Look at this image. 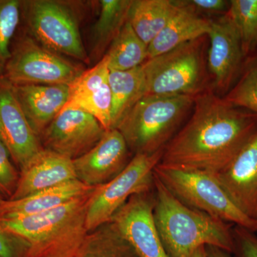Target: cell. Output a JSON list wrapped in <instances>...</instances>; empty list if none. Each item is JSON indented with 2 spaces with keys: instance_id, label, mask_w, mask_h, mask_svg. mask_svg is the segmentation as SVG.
<instances>
[{
  "instance_id": "cell-31",
  "label": "cell",
  "mask_w": 257,
  "mask_h": 257,
  "mask_svg": "<svg viewBox=\"0 0 257 257\" xmlns=\"http://www.w3.org/2000/svg\"><path fill=\"white\" fill-rule=\"evenodd\" d=\"M235 254L238 257H257V235L242 226H233Z\"/></svg>"
},
{
  "instance_id": "cell-24",
  "label": "cell",
  "mask_w": 257,
  "mask_h": 257,
  "mask_svg": "<svg viewBox=\"0 0 257 257\" xmlns=\"http://www.w3.org/2000/svg\"><path fill=\"white\" fill-rule=\"evenodd\" d=\"M75 257L140 256L111 221L88 232Z\"/></svg>"
},
{
  "instance_id": "cell-30",
  "label": "cell",
  "mask_w": 257,
  "mask_h": 257,
  "mask_svg": "<svg viewBox=\"0 0 257 257\" xmlns=\"http://www.w3.org/2000/svg\"><path fill=\"white\" fill-rule=\"evenodd\" d=\"M178 6L190 10L199 16L224 15L229 10L230 1L226 0H175Z\"/></svg>"
},
{
  "instance_id": "cell-3",
  "label": "cell",
  "mask_w": 257,
  "mask_h": 257,
  "mask_svg": "<svg viewBox=\"0 0 257 257\" xmlns=\"http://www.w3.org/2000/svg\"><path fill=\"white\" fill-rule=\"evenodd\" d=\"M35 215L0 219V227L26 248V257H75L88 234L91 193Z\"/></svg>"
},
{
  "instance_id": "cell-28",
  "label": "cell",
  "mask_w": 257,
  "mask_h": 257,
  "mask_svg": "<svg viewBox=\"0 0 257 257\" xmlns=\"http://www.w3.org/2000/svg\"><path fill=\"white\" fill-rule=\"evenodd\" d=\"M21 18V1L0 0V78L11 56V42Z\"/></svg>"
},
{
  "instance_id": "cell-14",
  "label": "cell",
  "mask_w": 257,
  "mask_h": 257,
  "mask_svg": "<svg viewBox=\"0 0 257 257\" xmlns=\"http://www.w3.org/2000/svg\"><path fill=\"white\" fill-rule=\"evenodd\" d=\"M128 147L119 130H106L89 151L73 160L76 177L81 182L96 187L109 182L127 166Z\"/></svg>"
},
{
  "instance_id": "cell-5",
  "label": "cell",
  "mask_w": 257,
  "mask_h": 257,
  "mask_svg": "<svg viewBox=\"0 0 257 257\" xmlns=\"http://www.w3.org/2000/svg\"><path fill=\"white\" fill-rule=\"evenodd\" d=\"M207 40L199 37L145 61V96H196L207 90Z\"/></svg>"
},
{
  "instance_id": "cell-12",
  "label": "cell",
  "mask_w": 257,
  "mask_h": 257,
  "mask_svg": "<svg viewBox=\"0 0 257 257\" xmlns=\"http://www.w3.org/2000/svg\"><path fill=\"white\" fill-rule=\"evenodd\" d=\"M155 203L154 188L135 194L111 220L140 257H169L154 219Z\"/></svg>"
},
{
  "instance_id": "cell-10",
  "label": "cell",
  "mask_w": 257,
  "mask_h": 257,
  "mask_svg": "<svg viewBox=\"0 0 257 257\" xmlns=\"http://www.w3.org/2000/svg\"><path fill=\"white\" fill-rule=\"evenodd\" d=\"M106 130L85 111L63 109L40 137L43 148L74 160L93 148Z\"/></svg>"
},
{
  "instance_id": "cell-16",
  "label": "cell",
  "mask_w": 257,
  "mask_h": 257,
  "mask_svg": "<svg viewBox=\"0 0 257 257\" xmlns=\"http://www.w3.org/2000/svg\"><path fill=\"white\" fill-rule=\"evenodd\" d=\"M214 175L238 209L257 221V130L232 162Z\"/></svg>"
},
{
  "instance_id": "cell-21",
  "label": "cell",
  "mask_w": 257,
  "mask_h": 257,
  "mask_svg": "<svg viewBox=\"0 0 257 257\" xmlns=\"http://www.w3.org/2000/svg\"><path fill=\"white\" fill-rule=\"evenodd\" d=\"M178 10L175 0H133L128 22L138 37L149 45Z\"/></svg>"
},
{
  "instance_id": "cell-6",
  "label": "cell",
  "mask_w": 257,
  "mask_h": 257,
  "mask_svg": "<svg viewBox=\"0 0 257 257\" xmlns=\"http://www.w3.org/2000/svg\"><path fill=\"white\" fill-rule=\"evenodd\" d=\"M155 175L179 200L188 207L234 225L257 231V221L235 205L214 174L177 170L160 165Z\"/></svg>"
},
{
  "instance_id": "cell-2",
  "label": "cell",
  "mask_w": 257,
  "mask_h": 257,
  "mask_svg": "<svg viewBox=\"0 0 257 257\" xmlns=\"http://www.w3.org/2000/svg\"><path fill=\"white\" fill-rule=\"evenodd\" d=\"M154 191V219L169 257H192L198 248L207 246L234 253V225L186 205L155 173Z\"/></svg>"
},
{
  "instance_id": "cell-35",
  "label": "cell",
  "mask_w": 257,
  "mask_h": 257,
  "mask_svg": "<svg viewBox=\"0 0 257 257\" xmlns=\"http://www.w3.org/2000/svg\"><path fill=\"white\" fill-rule=\"evenodd\" d=\"M3 200V197H2L1 194H0V203H1L2 201Z\"/></svg>"
},
{
  "instance_id": "cell-15",
  "label": "cell",
  "mask_w": 257,
  "mask_h": 257,
  "mask_svg": "<svg viewBox=\"0 0 257 257\" xmlns=\"http://www.w3.org/2000/svg\"><path fill=\"white\" fill-rule=\"evenodd\" d=\"M109 69L104 56L95 66L84 70L69 86V97L63 109H80L92 115L104 130H111V94Z\"/></svg>"
},
{
  "instance_id": "cell-1",
  "label": "cell",
  "mask_w": 257,
  "mask_h": 257,
  "mask_svg": "<svg viewBox=\"0 0 257 257\" xmlns=\"http://www.w3.org/2000/svg\"><path fill=\"white\" fill-rule=\"evenodd\" d=\"M193 112L164 149L159 165L219 173L257 130V114L232 105L211 89L194 98Z\"/></svg>"
},
{
  "instance_id": "cell-11",
  "label": "cell",
  "mask_w": 257,
  "mask_h": 257,
  "mask_svg": "<svg viewBox=\"0 0 257 257\" xmlns=\"http://www.w3.org/2000/svg\"><path fill=\"white\" fill-rule=\"evenodd\" d=\"M208 73L213 92L227 94L242 69L245 58L237 30L227 14L211 20L207 35Z\"/></svg>"
},
{
  "instance_id": "cell-23",
  "label": "cell",
  "mask_w": 257,
  "mask_h": 257,
  "mask_svg": "<svg viewBox=\"0 0 257 257\" xmlns=\"http://www.w3.org/2000/svg\"><path fill=\"white\" fill-rule=\"evenodd\" d=\"M133 0H101L97 20L93 27L92 56L101 58L126 22Z\"/></svg>"
},
{
  "instance_id": "cell-4",
  "label": "cell",
  "mask_w": 257,
  "mask_h": 257,
  "mask_svg": "<svg viewBox=\"0 0 257 257\" xmlns=\"http://www.w3.org/2000/svg\"><path fill=\"white\" fill-rule=\"evenodd\" d=\"M192 96H145L126 113L116 130L130 150L156 153L179 131L194 106Z\"/></svg>"
},
{
  "instance_id": "cell-22",
  "label": "cell",
  "mask_w": 257,
  "mask_h": 257,
  "mask_svg": "<svg viewBox=\"0 0 257 257\" xmlns=\"http://www.w3.org/2000/svg\"><path fill=\"white\" fill-rule=\"evenodd\" d=\"M111 130L116 128L132 107L145 96V80L142 66L126 71H110Z\"/></svg>"
},
{
  "instance_id": "cell-25",
  "label": "cell",
  "mask_w": 257,
  "mask_h": 257,
  "mask_svg": "<svg viewBox=\"0 0 257 257\" xmlns=\"http://www.w3.org/2000/svg\"><path fill=\"white\" fill-rule=\"evenodd\" d=\"M110 71H126L140 67L148 59L147 45L126 22L106 55Z\"/></svg>"
},
{
  "instance_id": "cell-7",
  "label": "cell",
  "mask_w": 257,
  "mask_h": 257,
  "mask_svg": "<svg viewBox=\"0 0 257 257\" xmlns=\"http://www.w3.org/2000/svg\"><path fill=\"white\" fill-rule=\"evenodd\" d=\"M21 15L30 36L44 47L85 64L90 62L83 45L77 15L68 3L21 1Z\"/></svg>"
},
{
  "instance_id": "cell-32",
  "label": "cell",
  "mask_w": 257,
  "mask_h": 257,
  "mask_svg": "<svg viewBox=\"0 0 257 257\" xmlns=\"http://www.w3.org/2000/svg\"><path fill=\"white\" fill-rule=\"evenodd\" d=\"M0 257H26V248L21 241L0 227Z\"/></svg>"
},
{
  "instance_id": "cell-34",
  "label": "cell",
  "mask_w": 257,
  "mask_h": 257,
  "mask_svg": "<svg viewBox=\"0 0 257 257\" xmlns=\"http://www.w3.org/2000/svg\"><path fill=\"white\" fill-rule=\"evenodd\" d=\"M192 257H207L206 246H202L198 248Z\"/></svg>"
},
{
  "instance_id": "cell-17",
  "label": "cell",
  "mask_w": 257,
  "mask_h": 257,
  "mask_svg": "<svg viewBox=\"0 0 257 257\" xmlns=\"http://www.w3.org/2000/svg\"><path fill=\"white\" fill-rule=\"evenodd\" d=\"M74 179L73 160L43 148L20 170L16 188L8 199H22Z\"/></svg>"
},
{
  "instance_id": "cell-20",
  "label": "cell",
  "mask_w": 257,
  "mask_h": 257,
  "mask_svg": "<svg viewBox=\"0 0 257 257\" xmlns=\"http://www.w3.org/2000/svg\"><path fill=\"white\" fill-rule=\"evenodd\" d=\"M178 8V11L165 28L148 45V59L209 34L211 20L199 16L187 8Z\"/></svg>"
},
{
  "instance_id": "cell-33",
  "label": "cell",
  "mask_w": 257,
  "mask_h": 257,
  "mask_svg": "<svg viewBox=\"0 0 257 257\" xmlns=\"http://www.w3.org/2000/svg\"><path fill=\"white\" fill-rule=\"evenodd\" d=\"M207 257H231V253L213 246H206Z\"/></svg>"
},
{
  "instance_id": "cell-8",
  "label": "cell",
  "mask_w": 257,
  "mask_h": 257,
  "mask_svg": "<svg viewBox=\"0 0 257 257\" xmlns=\"http://www.w3.org/2000/svg\"><path fill=\"white\" fill-rule=\"evenodd\" d=\"M84 71L79 64L25 35L19 37L12 47L2 78L14 86H69Z\"/></svg>"
},
{
  "instance_id": "cell-18",
  "label": "cell",
  "mask_w": 257,
  "mask_h": 257,
  "mask_svg": "<svg viewBox=\"0 0 257 257\" xmlns=\"http://www.w3.org/2000/svg\"><path fill=\"white\" fill-rule=\"evenodd\" d=\"M12 86L29 124L40 138L47 126L67 104L69 86L45 84Z\"/></svg>"
},
{
  "instance_id": "cell-9",
  "label": "cell",
  "mask_w": 257,
  "mask_h": 257,
  "mask_svg": "<svg viewBox=\"0 0 257 257\" xmlns=\"http://www.w3.org/2000/svg\"><path fill=\"white\" fill-rule=\"evenodd\" d=\"M163 151L135 155L119 175L94 188L88 201V232L111 221L116 211L133 196L153 189L154 172Z\"/></svg>"
},
{
  "instance_id": "cell-27",
  "label": "cell",
  "mask_w": 257,
  "mask_h": 257,
  "mask_svg": "<svg viewBox=\"0 0 257 257\" xmlns=\"http://www.w3.org/2000/svg\"><path fill=\"white\" fill-rule=\"evenodd\" d=\"M224 98L232 105L257 114V57L245 66L239 78Z\"/></svg>"
},
{
  "instance_id": "cell-26",
  "label": "cell",
  "mask_w": 257,
  "mask_h": 257,
  "mask_svg": "<svg viewBox=\"0 0 257 257\" xmlns=\"http://www.w3.org/2000/svg\"><path fill=\"white\" fill-rule=\"evenodd\" d=\"M237 30L244 57L257 50V0H231L227 13Z\"/></svg>"
},
{
  "instance_id": "cell-29",
  "label": "cell",
  "mask_w": 257,
  "mask_h": 257,
  "mask_svg": "<svg viewBox=\"0 0 257 257\" xmlns=\"http://www.w3.org/2000/svg\"><path fill=\"white\" fill-rule=\"evenodd\" d=\"M10 157L9 152L0 141V193L9 198L15 192L20 176Z\"/></svg>"
},
{
  "instance_id": "cell-13",
  "label": "cell",
  "mask_w": 257,
  "mask_h": 257,
  "mask_svg": "<svg viewBox=\"0 0 257 257\" xmlns=\"http://www.w3.org/2000/svg\"><path fill=\"white\" fill-rule=\"evenodd\" d=\"M0 141L12 160L23 170L43 147L29 124L13 86L0 78Z\"/></svg>"
},
{
  "instance_id": "cell-19",
  "label": "cell",
  "mask_w": 257,
  "mask_h": 257,
  "mask_svg": "<svg viewBox=\"0 0 257 257\" xmlns=\"http://www.w3.org/2000/svg\"><path fill=\"white\" fill-rule=\"evenodd\" d=\"M94 188L74 179L22 199H3L0 203V219L41 214L86 195Z\"/></svg>"
}]
</instances>
